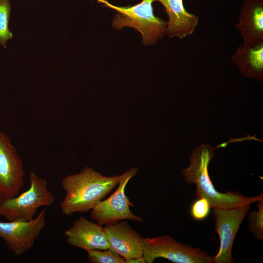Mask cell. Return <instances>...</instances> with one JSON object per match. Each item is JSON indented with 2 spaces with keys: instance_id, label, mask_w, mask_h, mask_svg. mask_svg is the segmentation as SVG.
<instances>
[{
  "instance_id": "cell-1",
  "label": "cell",
  "mask_w": 263,
  "mask_h": 263,
  "mask_svg": "<svg viewBox=\"0 0 263 263\" xmlns=\"http://www.w3.org/2000/svg\"><path fill=\"white\" fill-rule=\"evenodd\" d=\"M120 178V175L105 176L89 167L67 175L61 182L66 191L60 204L61 212L71 215L91 210L118 185Z\"/></svg>"
},
{
  "instance_id": "cell-2",
  "label": "cell",
  "mask_w": 263,
  "mask_h": 263,
  "mask_svg": "<svg viewBox=\"0 0 263 263\" xmlns=\"http://www.w3.org/2000/svg\"><path fill=\"white\" fill-rule=\"evenodd\" d=\"M214 156V148L210 145L201 144L192 150L189 156L190 165L182 171L185 182L196 185L197 199L205 198L212 208L234 207L263 200L262 193L248 197L238 191L222 193L217 190L208 171V165Z\"/></svg>"
},
{
  "instance_id": "cell-3",
  "label": "cell",
  "mask_w": 263,
  "mask_h": 263,
  "mask_svg": "<svg viewBox=\"0 0 263 263\" xmlns=\"http://www.w3.org/2000/svg\"><path fill=\"white\" fill-rule=\"evenodd\" d=\"M97 1L117 12L112 20L114 29L133 28L141 34L145 46L155 44L166 35L167 22L154 15L152 3L154 0H142L136 5L126 6H115L107 0Z\"/></svg>"
},
{
  "instance_id": "cell-4",
  "label": "cell",
  "mask_w": 263,
  "mask_h": 263,
  "mask_svg": "<svg viewBox=\"0 0 263 263\" xmlns=\"http://www.w3.org/2000/svg\"><path fill=\"white\" fill-rule=\"evenodd\" d=\"M29 188L19 195L3 199L0 215L7 220L27 222L34 218L37 209L49 207L55 201L47 187V181L31 171L29 176Z\"/></svg>"
},
{
  "instance_id": "cell-5",
  "label": "cell",
  "mask_w": 263,
  "mask_h": 263,
  "mask_svg": "<svg viewBox=\"0 0 263 263\" xmlns=\"http://www.w3.org/2000/svg\"><path fill=\"white\" fill-rule=\"evenodd\" d=\"M146 263L163 258L175 263H213L212 257L199 248L176 241L169 235L143 239V255Z\"/></svg>"
},
{
  "instance_id": "cell-6",
  "label": "cell",
  "mask_w": 263,
  "mask_h": 263,
  "mask_svg": "<svg viewBox=\"0 0 263 263\" xmlns=\"http://www.w3.org/2000/svg\"><path fill=\"white\" fill-rule=\"evenodd\" d=\"M134 167L120 175L116 190L108 199L99 202L91 209V217L100 225L113 223L124 220L142 222V218L135 215L130 207H133L125 194V188L129 180L137 173Z\"/></svg>"
},
{
  "instance_id": "cell-7",
  "label": "cell",
  "mask_w": 263,
  "mask_h": 263,
  "mask_svg": "<svg viewBox=\"0 0 263 263\" xmlns=\"http://www.w3.org/2000/svg\"><path fill=\"white\" fill-rule=\"evenodd\" d=\"M251 204L227 208H213L214 231L220 239V247L212 257L213 263H232L233 244L235 236Z\"/></svg>"
},
{
  "instance_id": "cell-8",
  "label": "cell",
  "mask_w": 263,
  "mask_h": 263,
  "mask_svg": "<svg viewBox=\"0 0 263 263\" xmlns=\"http://www.w3.org/2000/svg\"><path fill=\"white\" fill-rule=\"evenodd\" d=\"M23 164L10 138L0 130V195L3 199L18 195L24 185Z\"/></svg>"
},
{
  "instance_id": "cell-9",
  "label": "cell",
  "mask_w": 263,
  "mask_h": 263,
  "mask_svg": "<svg viewBox=\"0 0 263 263\" xmlns=\"http://www.w3.org/2000/svg\"><path fill=\"white\" fill-rule=\"evenodd\" d=\"M45 216L44 208L29 221H0V238L14 254L20 255L34 246L45 225Z\"/></svg>"
},
{
  "instance_id": "cell-10",
  "label": "cell",
  "mask_w": 263,
  "mask_h": 263,
  "mask_svg": "<svg viewBox=\"0 0 263 263\" xmlns=\"http://www.w3.org/2000/svg\"><path fill=\"white\" fill-rule=\"evenodd\" d=\"M64 236L69 245L86 251L105 250L110 247L104 226L82 216H80L65 231Z\"/></svg>"
},
{
  "instance_id": "cell-11",
  "label": "cell",
  "mask_w": 263,
  "mask_h": 263,
  "mask_svg": "<svg viewBox=\"0 0 263 263\" xmlns=\"http://www.w3.org/2000/svg\"><path fill=\"white\" fill-rule=\"evenodd\" d=\"M110 247L128 263L143 255V238L127 221H120L104 225Z\"/></svg>"
},
{
  "instance_id": "cell-12",
  "label": "cell",
  "mask_w": 263,
  "mask_h": 263,
  "mask_svg": "<svg viewBox=\"0 0 263 263\" xmlns=\"http://www.w3.org/2000/svg\"><path fill=\"white\" fill-rule=\"evenodd\" d=\"M238 19L236 27L243 38V46L263 43V0H244Z\"/></svg>"
},
{
  "instance_id": "cell-13",
  "label": "cell",
  "mask_w": 263,
  "mask_h": 263,
  "mask_svg": "<svg viewBox=\"0 0 263 263\" xmlns=\"http://www.w3.org/2000/svg\"><path fill=\"white\" fill-rule=\"evenodd\" d=\"M164 6L168 17L166 35L169 38L183 39L192 34L199 22L198 17L188 12L183 0H154Z\"/></svg>"
},
{
  "instance_id": "cell-14",
  "label": "cell",
  "mask_w": 263,
  "mask_h": 263,
  "mask_svg": "<svg viewBox=\"0 0 263 263\" xmlns=\"http://www.w3.org/2000/svg\"><path fill=\"white\" fill-rule=\"evenodd\" d=\"M245 77L263 79V43L254 46H240L232 57Z\"/></svg>"
},
{
  "instance_id": "cell-15",
  "label": "cell",
  "mask_w": 263,
  "mask_h": 263,
  "mask_svg": "<svg viewBox=\"0 0 263 263\" xmlns=\"http://www.w3.org/2000/svg\"><path fill=\"white\" fill-rule=\"evenodd\" d=\"M86 251L88 260L93 263H126L125 259L111 247L107 249Z\"/></svg>"
},
{
  "instance_id": "cell-16",
  "label": "cell",
  "mask_w": 263,
  "mask_h": 263,
  "mask_svg": "<svg viewBox=\"0 0 263 263\" xmlns=\"http://www.w3.org/2000/svg\"><path fill=\"white\" fill-rule=\"evenodd\" d=\"M10 11L9 0H0V44L5 48L7 40L13 38V34L8 28Z\"/></svg>"
},
{
  "instance_id": "cell-17",
  "label": "cell",
  "mask_w": 263,
  "mask_h": 263,
  "mask_svg": "<svg viewBox=\"0 0 263 263\" xmlns=\"http://www.w3.org/2000/svg\"><path fill=\"white\" fill-rule=\"evenodd\" d=\"M258 210H252L248 216L249 230L259 240L263 239V200L257 202Z\"/></svg>"
},
{
  "instance_id": "cell-18",
  "label": "cell",
  "mask_w": 263,
  "mask_h": 263,
  "mask_svg": "<svg viewBox=\"0 0 263 263\" xmlns=\"http://www.w3.org/2000/svg\"><path fill=\"white\" fill-rule=\"evenodd\" d=\"M211 208L207 199L204 198H198L191 206L190 215L196 220H203L209 215Z\"/></svg>"
},
{
  "instance_id": "cell-19",
  "label": "cell",
  "mask_w": 263,
  "mask_h": 263,
  "mask_svg": "<svg viewBox=\"0 0 263 263\" xmlns=\"http://www.w3.org/2000/svg\"><path fill=\"white\" fill-rule=\"evenodd\" d=\"M146 263L143 257L134 258L129 261L128 263Z\"/></svg>"
},
{
  "instance_id": "cell-20",
  "label": "cell",
  "mask_w": 263,
  "mask_h": 263,
  "mask_svg": "<svg viewBox=\"0 0 263 263\" xmlns=\"http://www.w3.org/2000/svg\"><path fill=\"white\" fill-rule=\"evenodd\" d=\"M3 200V198L0 195V207H1V205Z\"/></svg>"
}]
</instances>
